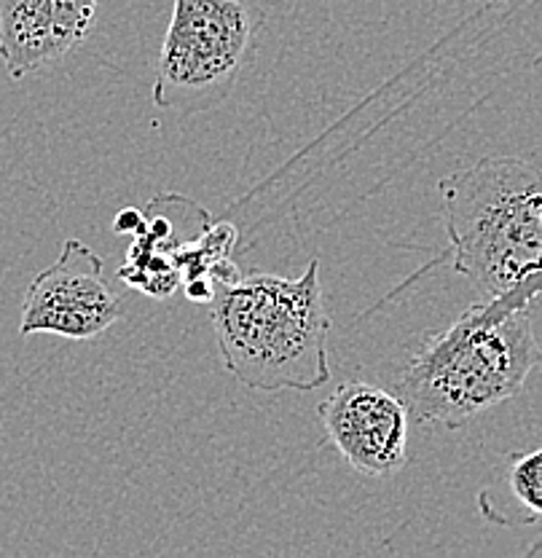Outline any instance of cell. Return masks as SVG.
<instances>
[{
	"label": "cell",
	"instance_id": "cell-5",
	"mask_svg": "<svg viewBox=\"0 0 542 558\" xmlns=\"http://www.w3.org/2000/svg\"><path fill=\"white\" fill-rule=\"evenodd\" d=\"M121 317V304L103 279L100 255L70 236L49 269L33 279L22 304L20 333L92 341Z\"/></svg>",
	"mask_w": 542,
	"mask_h": 558
},
{
	"label": "cell",
	"instance_id": "cell-1",
	"mask_svg": "<svg viewBox=\"0 0 542 558\" xmlns=\"http://www.w3.org/2000/svg\"><path fill=\"white\" fill-rule=\"evenodd\" d=\"M438 191L448 266L483 299L529 306L542 295V167L483 156Z\"/></svg>",
	"mask_w": 542,
	"mask_h": 558
},
{
	"label": "cell",
	"instance_id": "cell-8",
	"mask_svg": "<svg viewBox=\"0 0 542 558\" xmlns=\"http://www.w3.org/2000/svg\"><path fill=\"white\" fill-rule=\"evenodd\" d=\"M508 486L516 502L532 519H542V449L510 457Z\"/></svg>",
	"mask_w": 542,
	"mask_h": 558
},
{
	"label": "cell",
	"instance_id": "cell-6",
	"mask_svg": "<svg viewBox=\"0 0 542 558\" xmlns=\"http://www.w3.org/2000/svg\"><path fill=\"white\" fill-rule=\"evenodd\" d=\"M320 422L354 473L384 478L406 468L413 416L400 395L369 381H344L320 403Z\"/></svg>",
	"mask_w": 542,
	"mask_h": 558
},
{
	"label": "cell",
	"instance_id": "cell-4",
	"mask_svg": "<svg viewBox=\"0 0 542 558\" xmlns=\"http://www.w3.org/2000/svg\"><path fill=\"white\" fill-rule=\"evenodd\" d=\"M253 33V9L242 0H174L156 65V108L191 116L224 102L242 75Z\"/></svg>",
	"mask_w": 542,
	"mask_h": 558
},
{
	"label": "cell",
	"instance_id": "cell-2",
	"mask_svg": "<svg viewBox=\"0 0 542 558\" xmlns=\"http://www.w3.org/2000/svg\"><path fill=\"white\" fill-rule=\"evenodd\" d=\"M540 360L529 306L483 299L424 336L400 376V398L417 422L459 429L516 398Z\"/></svg>",
	"mask_w": 542,
	"mask_h": 558
},
{
	"label": "cell",
	"instance_id": "cell-7",
	"mask_svg": "<svg viewBox=\"0 0 542 558\" xmlns=\"http://www.w3.org/2000/svg\"><path fill=\"white\" fill-rule=\"evenodd\" d=\"M51 0H0V60L14 81L68 54Z\"/></svg>",
	"mask_w": 542,
	"mask_h": 558
},
{
	"label": "cell",
	"instance_id": "cell-9",
	"mask_svg": "<svg viewBox=\"0 0 542 558\" xmlns=\"http://www.w3.org/2000/svg\"><path fill=\"white\" fill-rule=\"evenodd\" d=\"M51 3H55L57 27H60L62 40L73 51L75 46L84 44L92 25H95L97 0H51Z\"/></svg>",
	"mask_w": 542,
	"mask_h": 558
},
{
	"label": "cell",
	"instance_id": "cell-10",
	"mask_svg": "<svg viewBox=\"0 0 542 558\" xmlns=\"http://www.w3.org/2000/svg\"><path fill=\"white\" fill-rule=\"evenodd\" d=\"M140 226H143V213L135 207H127L116 215L113 220V231L116 234H137Z\"/></svg>",
	"mask_w": 542,
	"mask_h": 558
},
{
	"label": "cell",
	"instance_id": "cell-3",
	"mask_svg": "<svg viewBox=\"0 0 542 558\" xmlns=\"http://www.w3.org/2000/svg\"><path fill=\"white\" fill-rule=\"evenodd\" d=\"M226 371L261 392H309L330 381L328 333L320 258L304 275H239L215 284L209 301Z\"/></svg>",
	"mask_w": 542,
	"mask_h": 558
}]
</instances>
